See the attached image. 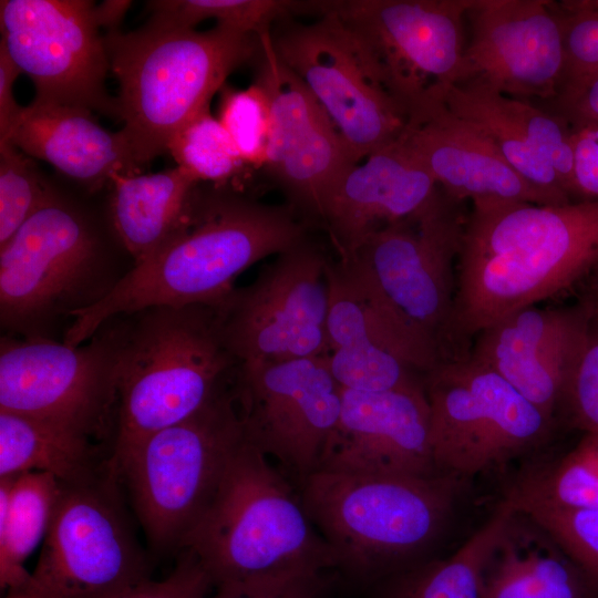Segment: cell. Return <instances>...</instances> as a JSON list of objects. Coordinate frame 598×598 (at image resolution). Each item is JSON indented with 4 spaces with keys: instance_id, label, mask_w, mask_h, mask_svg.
<instances>
[{
    "instance_id": "1",
    "label": "cell",
    "mask_w": 598,
    "mask_h": 598,
    "mask_svg": "<svg viewBox=\"0 0 598 598\" xmlns=\"http://www.w3.org/2000/svg\"><path fill=\"white\" fill-rule=\"evenodd\" d=\"M597 261L598 202H472L456 262L453 332L460 357L480 331L565 292Z\"/></svg>"
},
{
    "instance_id": "2",
    "label": "cell",
    "mask_w": 598,
    "mask_h": 598,
    "mask_svg": "<svg viewBox=\"0 0 598 598\" xmlns=\"http://www.w3.org/2000/svg\"><path fill=\"white\" fill-rule=\"evenodd\" d=\"M202 184L173 237L103 299L76 312L64 343L76 347L111 318L150 307H218L241 272L308 238L307 224L291 206L260 203L228 185Z\"/></svg>"
},
{
    "instance_id": "3",
    "label": "cell",
    "mask_w": 598,
    "mask_h": 598,
    "mask_svg": "<svg viewBox=\"0 0 598 598\" xmlns=\"http://www.w3.org/2000/svg\"><path fill=\"white\" fill-rule=\"evenodd\" d=\"M467 483L446 474L316 471L298 485V494L332 553L336 573L368 590L436 556Z\"/></svg>"
},
{
    "instance_id": "4",
    "label": "cell",
    "mask_w": 598,
    "mask_h": 598,
    "mask_svg": "<svg viewBox=\"0 0 598 598\" xmlns=\"http://www.w3.org/2000/svg\"><path fill=\"white\" fill-rule=\"evenodd\" d=\"M183 550L198 560L214 587L337 574L332 553L288 476L247 440Z\"/></svg>"
},
{
    "instance_id": "5",
    "label": "cell",
    "mask_w": 598,
    "mask_h": 598,
    "mask_svg": "<svg viewBox=\"0 0 598 598\" xmlns=\"http://www.w3.org/2000/svg\"><path fill=\"white\" fill-rule=\"evenodd\" d=\"M115 318L117 402L109 466L148 435L198 412L239 365L215 307L156 306Z\"/></svg>"
},
{
    "instance_id": "6",
    "label": "cell",
    "mask_w": 598,
    "mask_h": 598,
    "mask_svg": "<svg viewBox=\"0 0 598 598\" xmlns=\"http://www.w3.org/2000/svg\"><path fill=\"white\" fill-rule=\"evenodd\" d=\"M110 71L118 82L121 130L144 169L176 133L209 109L239 66L255 62L260 35L217 23L206 31L164 27L107 31Z\"/></svg>"
},
{
    "instance_id": "7",
    "label": "cell",
    "mask_w": 598,
    "mask_h": 598,
    "mask_svg": "<svg viewBox=\"0 0 598 598\" xmlns=\"http://www.w3.org/2000/svg\"><path fill=\"white\" fill-rule=\"evenodd\" d=\"M123 276L97 220L53 187L45 203L0 247L1 326L23 338L103 299Z\"/></svg>"
},
{
    "instance_id": "8",
    "label": "cell",
    "mask_w": 598,
    "mask_h": 598,
    "mask_svg": "<svg viewBox=\"0 0 598 598\" xmlns=\"http://www.w3.org/2000/svg\"><path fill=\"white\" fill-rule=\"evenodd\" d=\"M462 204L440 188L422 212L375 231L339 259L435 364L460 358L453 320Z\"/></svg>"
},
{
    "instance_id": "9",
    "label": "cell",
    "mask_w": 598,
    "mask_h": 598,
    "mask_svg": "<svg viewBox=\"0 0 598 598\" xmlns=\"http://www.w3.org/2000/svg\"><path fill=\"white\" fill-rule=\"evenodd\" d=\"M246 440L231 382L192 416L159 430L109 470L124 477L157 551H179Z\"/></svg>"
},
{
    "instance_id": "10",
    "label": "cell",
    "mask_w": 598,
    "mask_h": 598,
    "mask_svg": "<svg viewBox=\"0 0 598 598\" xmlns=\"http://www.w3.org/2000/svg\"><path fill=\"white\" fill-rule=\"evenodd\" d=\"M472 0H311L310 16L337 18L408 120L456 84Z\"/></svg>"
},
{
    "instance_id": "11",
    "label": "cell",
    "mask_w": 598,
    "mask_h": 598,
    "mask_svg": "<svg viewBox=\"0 0 598 598\" xmlns=\"http://www.w3.org/2000/svg\"><path fill=\"white\" fill-rule=\"evenodd\" d=\"M436 470L467 481L539 451L556 421L468 355L443 361L423 379Z\"/></svg>"
},
{
    "instance_id": "12",
    "label": "cell",
    "mask_w": 598,
    "mask_h": 598,
    "mask_svg": "<svg viewBox=\"0 0 598 598\" xmlns=\"http://www.w3.org/2000/svg\"><path fill=\"white\" fill-rule=\"evenodd\" d=\"M117 476L62 483L35 568L18 592L29 598H116L151 579L121 507Z\"/></svg>"
},
{
    "instance_id": "13",
    "label": "cell",
    "mask_w": 598,
    "mask_h": 598,
    "mask_svg": "<svg viewBox=\"0 0 598 598\" xmlns=\"http://www.w3.org/2000/svg\"><path fill=\"white\" fill-rule=\"evenodd\" d=\"M76 347L47 337L0 343V411L44 420L85 436L116 414L118 324L104 322Z\"/></svg>"
},
{
    "instance_id": "14",
    "label": "cell",
    "mask_w": 598,
    "mask_h": 598,
    "mask_svg": "<svg viewBox=\"0 0 598 598\" xmlns=\"http://www.w3.org/2000/svg\"><path fill=\"white\" fill-rule=\"evenodd\" d=\"M270 41L328 114L355 163L400 138L405 113L337 18L321 14L310 23L285 19L272 27Z\"/></svg>"
},
{
    "instance_id": "15",
    "label": "cell",
    "mask_w": 598,
    "mask_h": 598,
    "mask_svg": "<svg viewBox=\"0 0 598 598\" xmlns=\"http://www.w3.org/2000/svg\"><path fill=\"white\" fill-rule=\"evenodd\" d=\"M330 259L308 238L277 255L218 307L225 342L240 363L327 355Z\"/></svg>"
},
{
    "instance_id": "16",
    "label": "cell",
    "mask_w": 598,
    "mask_h": 598,
    "mask_svg": "<svg viewBox=\"0 0 598 598\" xmlns=\"http://www.w3.org/2000/svg\"><path fill=\"white\" fill-rule=\"evenodd\" d=\"M231 392L246 440L297 486L318 470L342 400L327 355L240 363Z\"/></svg>"
},
{
    "instance_id": "17",
    "label": "cell",
    "mask_w": 598,
    "mask_h": 598,
    "mask_svg": "<svg viewBox=\"0 0 598 598\" xmlns=\"http://www.w3.org/2000/svg\"><path fill=\"white\" fill-rule=\"evenodd\" d=\"M0 28V44L33 82L35 100L120 120L105 87L110 62L94 1L1 0Z\"/></svg>"
},
{
    "instance_id": "18",
    "label": "cell",
    "mask_w": 598,
    "mask_h": 598,
    "mask_svg": "<svg viewBox=\"0 0 598 598\" xmlns=\"http://www.w3.org/2000/svg\"><path fill=\"white\" fill-rule=\"evenodd\" d=\"M255 82L265 91L271 126L264 169L297 213L320 220L324 203L355 163L338 130L303 82L260 35Z\"/></svg>"
},
{
    "instance_id": "19",
    "label": "cell",
    "mask_w": 598,
    "mask_h": 598,
    "mask_svg": "<svg viewBox=\"0 0 598 598\" xmlns=\"http://www.w3.org/2000/svg\"><path fill=\"white\" fill-rule=\"evenodd\" d=\"M565 55L559 18L547 0H472L460 82L542 103L561 85Z\"/></svg>"
},
{
    "instance_id": "20",
    "label": "cell",
    "mask_w": 598,
    "mask_h": 598,
    "mask_svg": "<svg viewBox=\"0 0 598 598\" xmlns=\"http://www.w3.org/2000/svg\"><path fill=\"white\" fill-rule=\"evenodd\" d=\"M341 411L317 471L431 476L434 464L424 385L380 392L341 389Z\"/></svg>"
},
{
    "instance_id": "21",
    "label": "cell",
    "mask_w": 598,
    "mask_h": 598,
    "mask_svg": "<svg viewBox=\"0 0 598 598\" xmlns=\"http://www.w3.org/2000/svg\"><path fill=\"white\" fill-rule=\"evenodd\" d=\"M587 323V308L518 310L480 331L467 355L556 421Z\"/></svg>"
},
{
    "instance_id": "22",
    "label": "cell",
    "mask_w": 598,
    "mask_h": 598,
    "mask_svg": "<svg viewBox=\"0 0 598 598\" xmlns=\"http://www.w3.org/2000/svg\"><path fill=\"white\" fill-rule=\"evenodd\" d=\"M443 102L485 134L506 162L555 205L576 202L573 130L564 118L472 81L448 87Z\"/></svg>"
},
{
    "instance_id": "23",
    "label": "cell",
    "mask_w": 598,
    "mask_h": 598,
    "mask_svg": "<svg viewBox=\"0 0 598 598\" xmlns=\"http://www.w3.org/2000/svg\"><path fill=\"white\" fill-rule=\"evenodd\" d=\"M439 189L425 166L398 140L341 176L320 221L342 259L375 231L422 212Z\"/></svg>"
},
{
    "instance_id": "24",
    "label": "cell",
    "mask_w": 598,
    "mask_h": 598,
    "mask_svg": "<svg viewBox=\"0 0 598 598\" xmlns=\"http://www.w3.org/2000/svg\"><path fill=\"white\" fill-rule=\"evenodd\" d=\"M399 140L454 199L555 205L506 162L485 134L444 102L409 118Z\"/></svg>"
},
{
    "instance_id": "25",
    "label": "cell",
    "mask_w": 598,
    "mask_h": 598,
    "mask_svg": "<svg viewBox=\"0 0 598 598\" xmlns=\"http://www.w3.org/2000/svg\"><path fill=\"white\" fill-rule=\"evenodd\" d=\"M6 143L90 192L109 187L116 175L142 171L122 131H107L81 106L34 99L22 107Z\"/></svg>"
},
{
    "instance_id": "26",
    "label": "cell",
    "mask_w": 598,
    "mask_h": 598,
    "mask_svg": "<svg viewBox=\"0 0 598 598\" xmlns=\"http://www.w3.org/2000/svg\"><path fill=\"white\" fill-rule=\"evenodd\" d=\"M483 598H598V584L539 524L513 509L487 556Z\"/></svg>"
},
{
    "instance_id": "27",
    "label": "cell",
    "mask_w": 598,
    "mask_h": 598,
    "mask_svg": "<svg viewBox=\"0 0 598 598\" xmlns=\"http://www.w3.org/2000/svg\"><path fill=\"white\" fill-rule=\"evenodd\" d=\"M200 183L179 166L153 174L116 175L109 185L110 230L140 265L157 252L183 223Z\"/></svg>"
},
{
    "instance_id": "28",
    "label": "cell",
    "mask_w": 598,
    "mask_h": 598,
    "mask_svg": "<svg viewBox=\"0 0 598 598\" xmlns=\"http://www.w3.org/2000/svg\"><path fill=\"white\" fill-rule=\"evenodd\" d=\"M327 279L329 352L342 348L384 351L423 375L435 367L343 262L330 260Z\"/></svg>"
},
{
    "instance_id": "29",
    "label": "cell",
    "mask_w": 598,
    "mask_h": 598,
    "mask_svg": "<svg viewBox=\"0 0 598 598\" xmlns=\"http://www.w3.org/2000/svg\"><path fill=\"white\" fill-rule=\"evenodd\" d=\"M513 506L502 499L465 543L447 556H433L368 589L370 598H483L487 556Z\"/></svg>"
},
{
    "instance_id": "30",
    "label": "cell",
    "mask_w": 598,
    "mask_h": 598,
    "mask_svg": "<svg viewBox=\"0 0 598 598\" xmlns=\"http://www.w3.org/2000/svg\"><path fill=\"white\" fill-rule=\"evenodd\" d=\"M62 483L52 474L29 472L0 480V585L21 591L30 573L24 561L44 540Z\"/></svg>"
},
{
    "instance_id": "31",
    "label": "cell",
    "mask_w": 598,
    "mask_h": 598,
    "mask_svg": "<svg viewBox=\"0 0 598 598\" xmlns=\"http://www.w3.org/2000/svg\"><path fill=\"white\" fill-rule=\"evenodd\" d=\"M90 437L61 425L0 411V480L29 472L72 483L96 473Z\"/></svg>"
},
{
    "instance_id": "32",
    "label": "cell",
    "mask_w": 598,
    "mask_h": 598,
    "mask_svg": "<svg viewBox=\"0 0 598 598\" xmlns=\"http://www.w3.org/2000/svg\"><path fill=\"white\" fill-rule=\"evenodd\" d=\"M502 499L514 509H598V433H584L568 452L526 465Z\"/></svg>"
},
{
    "instance_id": "33",
    "label": "cell",
    "mask_w": 598,
    "mask_h": 598,
    "mask_svg": "<svg viewBox=\"0 0 598 598\" xmlns=\"http://www.w3.org/2000/svg\"><path fill=\"white\" fill-rule=\"evenodd\" d=\"M146 4L150 22L159 25L195 29L214 19L258 35L270 32L279 21L303 14L302 1L288 0H156Z\"/></svg>"
},
{
    "instance_id": "34",
    "label": "cell",
    "mask_w": 598,
    "mask_h": 598,
    "mask_svg": "<svg viewBox=\"0 0 598 598\" xmlns=\"http://www.w3.org/2000/svg\"><path fill=\"white\" fill-rule=\"evenodd\" d=\"M167 153L177 166L196 181L215 186L228 185L231 178L248 168L228 133L209 109L200 112L176 133Z\"/></svg>"
},
{
    "instance_id": "35",
    "label": "cell",
    "mask_w": 598,
    "mask_h": 598,
    "mask_svg": "<svg viewBox=\"0 0 598 598\" xmlns=\"http://www.w3.org/2000/svg\"><path fill=\"white\" fill-rule=\"evenodd\" d=\"M53 186L30 156L0 144V247L45 203Z\"/></svg>"
},
{
    "instance_id": "36",
    "label": "cell",
    "mask_w": 598,
    "mask_h": 598,
    "mask_svg": "<svg viewBox=\"0 0 598 598\" xmlns=\"http://www.w3.org/2000/svg\"><path fill=\"white\" fill-rule=\"evenodd\" d=\"M218 120L247 167L262 168L266 162L271 116L268 97L254 81L244 90H220Z\"/></svg>"
},
{
    "instance_id": "37",
    "label": "cell",
    "mask_w": 598,
    "mask_h": 598,
    "mask_svg": "<svg viewBox=\"0 0 598 598\" xmlns=\"http://www.w3.org/2000/svg\"><path fill=\"white\" fill-rule=\"evenodd\" d=\"M587 323L559 413L582 433H598V308L580 298Z\"/></svg>"
},
{
    "instance_id": "38",
    "label": "cell",
    "mask_w": 598,
    "mask_h": 598,
    "mask_svg": "<svg viewBox=\"0 0 598 598\" xmlns=\"http://www.w3.org/2000/svg\"><path fill=\"white\" fill-rule=\"evenodd\" d=\"M553 8L563 31L561 90L598 73V0L553 1Z\"/></svg>"
},
{
    "instance_id": "39",
    "label": "cell",
    "mask_w": 598,
    "mask_h": 598,
    "mask_svg": "<svg viewBox=\"0 0 598 598\" xmlns=\"http://www.w3.org/2000/svg\"><path fill=\"white\" fill-rule=\"evenodd\" d=\"M516 511L539 524L598 584V509L528 507Z\"/></svg>"
},
{
    "instance_id": "40",
    "label": "cell",
    "mask_w": 598,
    "mask_h": 598,
    "mask_svg": "<svg viewBox=\"0 0 598 598\" xmlns=\"http://www.w3.org/2000/svg\"><path fill=\"white\" fill-rule=\"evenodd\" d=\"M214 586L205 569L188 551H179L173 571L162 580L148 579L116 598H207Z\"/></svg>"
},
{
    "instance_id": "41",
    "label": "cell",
    "mask_w": 598,
    "mask_h": 598,
    "mask_svg": "<svg viewBox=\"0 0 598 598\" xmlns=\"http://www.w3.org/2000/svg\"><path fill=\"white\" fill-rule=\"evenodd\" d=\"M328 576L269 584H228L213 588L207 598H322Z\"/></svg>"
},
{
    "instance_id": "42",
    "label": "cell",
    "mask_w": 598,
    "mask_h": 598,
    "mask_svg": "<svg viewBox=\"0 0 598 598\" xmlns=\"http://www.w3.org/2000/svg\"><path fill=\"white\" fill-rule=\"evenodd\" d=\"M542 104L540 107L560 116L570 127L598 126V73L563 87L553 100Z\"/></svg>"
},
{
    "instance_id": "43",
    "label": "cell",
    "mask_w": 598,
    "mask_h": 598,
    "mask_svg": "<svg viewBox=\"0 0 598 598\" xmlns=\"http://www.w3.org/2000/svg\"><path fill=\"white\" fill-rule=\"evenodd\" d=\"M571 130L575 200L598 202V126Z\"/></svg>"
},
{
    "instance_id": "44",
    "label": "cell",
    "mask_w": 598,
    "mask_h": 598,
    "mask_svg": "<svg viewBox=\"0 0 598 598\" xmlns=\"http://www.w3.org/2000/svg\"><path fill=\"white\" fill-rule=\"evenodd\" d=\"M21 71L0 44V144L9 138L22 107L14 99L13 86Z\"/></svg>"
},
{
    "instance_id": "45",
    "label": "cell",
    "mask_w": 598,
    "mask_h": 598,
    "mask_svg": "<svg viewBox=\"0 0 598 598\" xmlns=\"http://www.w3.org/2000/svg\"><path fill=\"white\" fill-rule=\"evenodd\" d=\"M130 4V1H104L96 6V16L101 28H105L106 32L118 30Z\"/></svg>"
},
{
    "instance_id": "46",
    "label": "cell",
    "mask_w": 598,
    "mask_h": 598,
    "mask_svg": "<svg viewBox=\"0 0 598 598\" xmlns=\"http://www.w3.org/2000/svg\"><path fill=\"white\" fill-rule=\"evenodd\" d=\"M585 280V290L581 298L598 308V261Z\"/></svg>"
},
{
    "instance_id": "47",
    "label": "cell",
    "mask_w": 598,
    "mask_h": 598,
    "mask_svg": "<svg viewBox=\"0 0 598 598\" xmlns=\"http://www.w3.org/2000/svg\"><path fill=\"white\" fill-rule=\"evenodd\" d=\"M8 598H29V597H27L24 595H21V594L10 592Z\"/></svg>"
}]
</instances>
